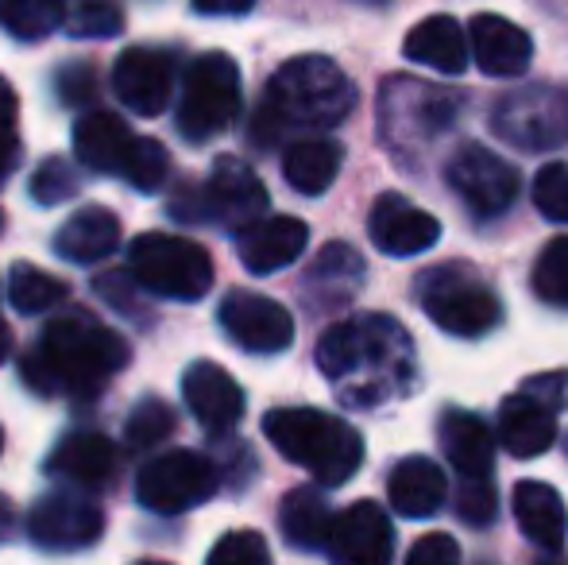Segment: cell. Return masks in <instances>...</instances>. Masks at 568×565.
Here are the masks:
<instances>
[{
  "label": "cell",
  "mask_w": 568,
  "mask_h": 565,
  "mask_svg": "<svg viewBox=\"0 0 568 565\" xmlns=\"http://www.w3.org/2000/svg\"><path fill=\"white\" fill-rule=\"evenodd\" d=\"M317 369L344 407H379L406 400L418 384L414 341L395 317L364 314L337 322L317 341Z\"/></svg>",
  "instance_id": "1"
},
{
  "label": "cell",
  "mask_w": 568,
  "mask_h": 565,
  "mask_svg": "<svg viewBox=\"0 0 568 565\" xmlns=\"http://www.w3.org/2000/svg\"><path fill=\"white\" fill-rule=\"evenodd\" d=\"M128 364V341L90 314L70 310L47 322L39 345L20 361L23 384L39 395L98 400L105 384Z\"/></svg>",
  "instance_id": "2"
},
{
  "label": "cell",
  "mask_w": 568,
  "mask_h": 565,
  "mask_svg": "<svg viewBox=\"0 0 568 565\" xmlns=\"http://www.w3.org/2000/svg\"><path fill=\"white\" fill-rule=\"evenodd\" d=\"M356 109V85L325 54H298L283 62L267 82L263 105L252 121V140L260 148H275L291 129H337Z\"/></svg>",
  "instance_id": "3"
},
{
  "label": "cell",
  "mask_w": 568,
  "mask_h": 565,
  "mask_svg": "<svg viewBox=\"0 0 568 565\" xmlns=\"http://www.w3.org/2000/svg\"><path fill=\"white\" fill-rule=\"evenodd\" d=\"M263 434L286 461L314 473L317 484L341 488L364 465V437L329 411L278 407L263 415Z\"/></svg>",
  "instance_id": "4"
},
{
  "label": "cell",
  "mask_w": 568,
  "mask_h": 565,
  "mask_svg": "<svg viewBox=\"0 0 568 565\" xmlns=\"http://www.w3.org/2000/svg\"><path fill=\"white\" fill-rule=\"evenodd\" d=\"M418 302L437 330L476 341L503 322V302L471 268L437 264L418 275Z\"/></svg>",
  "instance_id": "5"
},
{
  "label": "cell",
  "mask_w": 568,
  "mask_h": 565,
  "mask_svg": "<svg viewBox=\"0 0 568 565\" xmlns=\"http://www.w3.org/2000/svg\"><path fill=\"white\" fill-rule=\"evenodd\" d=\"M128 272L143 291L171 302H197L213 286V260L190 236L140 233L128 249Z\"/></svg>",
  "instance_id": "6"
},
{
  "label": "cell",
  "mask_w": 568,
  "mask_h": 565,
  "mask_svg": "<svg viewBox=\"0 0 568 565\" xmlns=\"http://www.w3.org/2000/svg\"><path fill=\"white\" fill-rule=\"evenodd\" d=\"M240 113V67L225 51H210L190 62L179 101V132L190 143H205L229 129Z\"/></svg>",
  "instance_id": "7"
},
{
  "label": "cell",
  "mask_w": 568,
  "mask_h": 565,
  "mask_svg": "<svg viewBox=\"0 0 568 565\" xmlns=\"http://www.w3.org/2000/svg\"><path fill=\"white\" fill-rule=\"evenodd\" d=\"M221 473L210 457L194 450H171L159 453L155 461L140 468L135 476V496L148 512L159 515H182L190 507L205 504L217 492Z\"/></svg>",
  "instance_id": "8"
},
{
  "label": "cell",
  "mask_w": 568,
  "mask_h": 565,
  "mask_svg": "<svg viewBox=\"0 0 568 565\" xmlns=\"http://www.w3.org/2000/svg\"><path fill=\"white\" fill-rule=\"evenodd\" d=\"M491 129L523 151H546L568 140V90L561 85H523L499 98Z\"/></svg>",
  "instance_id": "9"
},
{
  "label": "cell",
  "mask_w": 568,
  "mask_h": 565,
  "mask_svg": "<svg viewBox=\"0 0 568 565\" xmlns=\"http://www.w3.org/2000/svg\"><path fill=\"white\" fill-rule=\"evenodd\" d=\"M445 182L464 202V210L479 221L507 213L518 198V167L484 143H464L445 167Z\"/></svg>",
  "instance_id": "10"
},
{
  "label": "cell",
  "mask_w": 568,
  "mask_h": 565,
  "mask_svg": "<svg viewBox=\"0 0 568 565\" xmlns=\"http://www.w3.org/2000/svg\"><path fill=\"white\" fill-rule=\"evenodd\" d=\"M31 543L51 554H74L105 535V512L78 492H51L28 515Z\"/></svg>",
  "instance_id": "11"
},
{
  "label": "cell",
  "mask_w": 568,
  "mask_h": 565,
  "mask_svg": "<svg viewBox=\"0 0 568 565\" xmlns=\"http://www.w3.org/2000/svg\"><path fill=\"white\" fill-rule=\"evenodd\" d=\"M221 330L229 333L232 345H240L244 353H283L294 341V317L286 306H278L275 299L255 291H229L221 299Z\"/></svg>",
  "instance_id": "12"
},
{
  "label": "cell",
  "mask_w": 568,
  "mask_h": 565,
  "mask_svg": "<svg viewBox=\"0 0 568 565\" xmlns=\"http://www.w3.org/2000/svg\"><path fill=\"white\" fill-rule=\"evenodd\" d=\"M202 205L205 221H217L229 233H240V229H247L252 221H260L267 213V186H263L260 174L247 163L221 155L210 182L202 186Z\"/></svg>",
  "instance_id": "13"
},
{
  "label": "cell",
  "mask_w": 568,
  "mask_h": 565,
  "mask_svg": "<svg viewBox=\"0 0 568 565\" xmlns=\"http://www.w3.org/2000/svg\"><path fill=\"white\" fill-rule=\"evenodd\" d=\"M325 554L344 565H383L395 554V531L379 504L372 500H356L333 515L329 538H325Z\"/></svg>",
  "instance_id": "14"
},
{
  "label": "cell",
  "mask_w": 568,
  "mask_h": 565,
  "mask_svg": "<svg viewBox=\"0 0 568 565\" xmlns=\"http://www.w3.org/2000/svg\"><path fill=\"white\" fill-rule=\"evenodd\" d=\"M367 236L387 256H422L442 241V221L410 205L403 194H379L367 213Z\"/></svg>",
  "instance_id": "15"
},
{
  "label": "cell",
  "mask_w": 568,
  "mask_h": 565,
  "mask_svg": "<svg viewBox=\"0 0 568 565\" xmlns=\"http://www.w3.org/2000/svg\"><path fill=\"white\" fill-rule=\"evenodd\" d=\"M182 400L205 434L221 437L244 418V387L213 361H194L182 376Z\"/></svg>",
  "instance_id": "16"
},
{
  "label": "cell",
  "mask_w": 568,
  "mask_h": 565,
  "mask_svg": "<svg viewBox=\"0 0 568 565\" xmlns=\"http://www.w3.org/2000/svg\"><path fill=\"white\" fill-rule=\"evenodd\" d=\"M113 90L132 113L159 117L174 90V59L166 51H151V47H128L116 59Z\"/></svg>",
  "instance_id": "17"
},
{
  "label": "cell",
  "mask_w": 568,
  "mask_h": 565,
  "mask_svg": "<svg viewBox=\"0 0 568 565\" xmlns=\"http://www.w3.org/2000/svg\"><path fill=\"white\" fill-rule=\"evenodd\" d=\"M47 473L82 492L109 488L116 476V445L98 430H74L47 453Z\"/></svg>",
  "instance_id": "18"
},
{
  "label": "cell",
  "mask_w": 568,
  "mask_h": 565,
  "mask_svg": "<svg viewBox=\"0 0 568 565\" xmlns=\"http://www.w3.org/2000/svg\"><path fill=\"white\" fill-rule=\"evenodd\" d=\"M468 54L491 78H518L534 62V39L507 16L479 12L468 23Z\"/></svg>",
  "instance_id": "19"
},
{
  "label": "cell",
  "mask_w": 568,
  "mask_h": 565,
  "mask_svg": "<svg viewBox=\"0 0 568 565\" xmlns=\"http://www.w3.org/2000/svg\"><path fill=\"white\" fill-rule=\"evenodd\" d=\"M310 244V229L302 218H267L263 213L260 221H252L247 229L236 233V249H240V264L247 268L252 275H271L291 268L294 260L306 252Z\"/></svg>",
  "instance_id": "20"
},
{
  "label": "cell",
  "mask_w": 568,
  "mask_h": 565,
  "mask_svg": "<svg viewBox=\"0 0 568 565\" xmlns=\"http://www.w3.org/2000/svg\"><path fill=\"white\" fill-rule=\"evenodd\" d=\"M557 442V411L534 392L507 395L499 403V445L518 461H534Z\"/></svg>",
  "instance_id": "21"
},
{
  "label": "cell",
  "mask_w": 568,
  "mask_h": 565,
  "mask_svg": "<svg viewBox=\"0 0 568 565\" xmlns=\"http://www.w3.org/2000/svg\"><path fill=\"white\" fill-rule=\"evenodd\" d=\"M135 143H140V137H132L128 124L120 121L116 113H101V109H93V113L78 117V124H74L78 163H85L98 174L124 179L128 163H132V155H135Z\"/></svg>",
  "instance_id": "22"
},
{
  "label": "cell",
  "mask_w": 568,
  "mask_h": 565,
  "mask_svg": "<svg viewBox=\"0 0 568 565\" xmlns=\"http://www.w3.org/2000/svg\"><path fill=\"white\" fill-rule=\"evenodd\" d=\"M515 519H518V527H523V535L530 538L538 551H546V554L565 551L568 507L554 484H541V481L515 484Z\"/></svg>",
  "instance_id": "23"
},
{
  "label": "cell",
  "mask_w": 568,
  "mask_h": 565,
  "mask_svg": "<svg viewBox=\"0 0 568 565\" xmlns=\"http://www.w3.org/2000/svg\"><path fill=\"white\" fill-rule=\"evenodd\" d=\"M387 496L403 519H429L449 500V481L429 457H406L390 468Z\"/></svg>",
  "instance_id": "24"
},
{
  "label": "cell",
  "mask_w": 568,
  "mask_h": 565,
  "mask_svg": "<svg viewBox=\"0 0 568 565\" xmlns=\"http://www.w3.org/2000/svg\"><path fill=\"white\" fill-rule=\"evenodd\" d=\"M403 54L414 67H429L437 74L456 78L468 67V36H464V28L453 16H426V20L410 28Z\"/></svg>",
  "instance_id": "25"
},
{
  "label": "cell",
  "mask_w": 568,
  "mask_h": 565,
  "mask_svg": "<svg viewBox=\"0 0 568 565\" xmlns=\"http://www.w3.org/2000/svg\"><path fill=\"white\" fill-rule=\"evenodd\" d=\"M437 442L460 476H487L495 468V434L471 411H442Z\"/></svg>",
  "instance_id": "26"
},
{
  "label": "cell",
  "mask_w": 568,
  "mask_h": 565,
  "mask_svg": "<svg viewBox=\"0 0 568 565\" xmlns=\"http://www.w3.org/2000/svg\"><path fill=\"white\" fill-rule=\"evenodd\" d=\"M120 244V221L113 210H101V205H90V210L74 213L67 225L54 233V252L70 264H98L105 260Z\"/></svg>",
  "instance_id": "27"
},
{
  "label": "cell",
  "mask_w": 568,
  "mask_h": 565,
  "mask_svg": "<svg viewBox=\"0 0 568 565\" xmlns=\"http://www.w3.org/2000/svg\"><path fill=\"white\" fill-rule=\"evenodd\" d=\"M344 163V148L333 137H310L286 148L283 155V179L291 182L298 194L317 198L337 182Z\"/></svg>",
  "instance_id": "28"
},
{
  "label": "cell",
  "mask_w": 568,
  "mask_h": 565,
  "mask_svg": "<svg viewBox=\"0 0 568 565\" xmlns=\"http://www.w3.org/2000/svg\"><path fill=\"white\" fill-rule=\"evenodd\" d=\"M278 527H283L286 543L294 551H325V538L333 527V512L325 504L322 492L314 488H294L286 492L283 507H278Z\"/></svg>",
  "instance_id": "29"
},
{
  "label": "cell",
  "mask_w": 568,
  "mask_h": 565,
  "mask_svg": "<svg viewBox=\"0 0 568 565\" xmlns=\"http://www.w3.org/2000/svg\"><path fill=\"white\" fill-rule=\"evenodd\" d=\"M8 302H12V310H20V314H51L54 306H62V302L70 299V286L59 280V275L43 272V268L36 264H12V272H8Z\"/></svg>",
  "instance_id": "30"
},
{
  "label": "cell",
  "mask_w": 568,
  "mask_h": 565,
  "mask_svg": "<svg viewBox=\"0 0 568 565\" xmlns=\"http://www.w3.org/2000/svg\"><path fill=\"white\" fill-rule=\"evenodd\" d=\"M62 12L67 0H0V28L23 43H36L62 28Z\"/></svg>",
  "instance_id": "31"
},
{
  "label": "cell",
  "mask_w": 568,
  "mask_h": 565,
  "mask_svg": "<svg viewBox=\"0 0 568 565\" xmlns=\"http://www.w3.org/2000/svg\"><path fill=\"white\" fill-rule=\"evenodd\" d=\"M62 28L74 39H113L124 31V12L116 0H67Z\"/></svg>",
  "instance_id": "32"
},
{
  "label": "cell",
  "mask_w": 568,
  "mask_h": 565,
  "mask_svg": "<svg viewBox=\"0 0 568 565\" xmlns=\"http://www.w3.org/2000/svg\"><path fill=\"white\" fill-rule=\"evenodd\" d=\"M174 434V411L163 400H140L124 423V442L132 453H148Z\"/></svg>",
  "instance_id": "33"
},
{
  "label": "cell",
  "mask_w": 568,
  "mask_h": 565,
  "mask_svg": "<svg viewBox=\"0 0 568 565\" xmlns=\"http://www.w3.org/2000/svg\"><path fill=\"white\" fill-rule=\"evenodd\" d=\"M534 294L549 306L568 310V236H554L534 260Z\"/></svg>",
  "instance_id": "34"
},
{
  "label": "cell",
  "mask_w": 568,
  "mask_h": 565,
  "mask_svg": "<svg viewBox=\"0 0 568 565\" xmlns=\"http://www.w3.org/2000/svg\"><path fill=\"white\" fill-rule=\"evenodd\" d=\"M74 194H78L74 163H67L62 155H51L36 167V174H31V202L36 205H47V210H51V205L70 202Z\"/></svg>",
  "instance_id": "35"
},
{
  "label": "cell",
  "mask_w": 568,
  "mask_h": 565,
  "mask_svg": "<svg viewBox=\"0 0 568 565\" xmlns=\"http://www.w3.org/2000/svg\"><path fill=\"white\" fill-rule=\"evenodd\" d=\"M16 163H20V101L0 78V186L12 179Z\"/></svg>",
  "instance_id": "36"
},
{
  "label": "cell",
  "mask_w": 568,
  "mask_h": 565,
  "mask_svg": "<svg viewBox=\"0 0 568 565\" xmlns=\"http://www.w3.org/2000/svg\"><path fill=\"white\" fill-rule=\"evenodd\" d=\"M534 205L549 221H568V163H546L534 179Z\"/></svg>",
  "instance_id": "37"
},
{
  "label": "cell",
  "mask_w": 568,
  "mask_h": 565,
  "mask_svg": "<svg viewBox=\"0 0 568 565\" xmlns=\"http://www.w3.org/2000/svg\"><path fill=\"white\" fill-rule=\"evenodd\" d=\"M453 507L468 527H487L495 523V484L487 476H464Z\"/></svg>",
  "instance_id": "38"
},
{
  "label": "cell",
  "mask_w": 568,
  "mask_h": 565,
  "mask_svg": "<svg viewBox=\"0 0 568 565\" xmlns=\"http://www.w3.org/2000/svg\"><path fill=\"white\" fill-rule=\"evenodd\" d=\"M166 163H171V155H166V148L159 140H143L135 143V155L132 163H128L124 171V182H132L135 190H159L166 182Z\"/></svg>",
  "instance_id": "39"
},
{
  "label": "cell",
  "mask_w": 568,
  "mask_h": 565,
  "mask_svg": "<svg viewBox=\"0 0 568 565\" xmlns=\"http://www.w3.org/2000/svg\"><path fill=\"white\" fill-rule=\"evenodd\" d=\"M271 562V551L255 531H232L210 551V565H263Z\"/></svg>",
  "instance_id": "40"
},
{
  "label": "cell",
  "mask_w": 568,
  "mask_h": 565,
  "mask_svg": "<svg viewBox=\"0 0 568 565\" xmlns=\"http://www.w3.org/2000/svg\"><path fill=\"white\" fill-rule=\"evenodd\" d=\"M54 93H59V101L70 109L90 105V101L98 98V74H93L90 62H67V67L54 74Z\"/></svg>",
  "instance_id": "41"
},
{
  "label": "cell",
  "mask_w": 568,
  "mask_h": 565,
  "mask_svg": "<svg viewBox=\"0 0 568 565\" xmlns=\"http://www.w3.org/2000/svg\"><path fill=\"white\" fill-rule=\"evenodd\" d=\"M98 294L109 302L113 310H120V314H140V322L148 317V310L140 306V291L143 286L135 283V275H128V272H109V275H101L98 283Z\"/></svg>",
  "instance_id": "42"
},
{
  "label": "cell",
  "mask_w": 568,
  "mask_h": 565,
  "mask_svg": "<svg viewBox=\"0 0 568 565\" xmlns=\"http://www.w3.org/2000/svg\"><path fill=\"white\" fill-rule=\"evenodd\" d=\"M406 562L410 565H453L460 562V546H456L453 535H426L418 538V543L410 546V554H406Z\"/></svg>",
  "instance_id": "43"
},
{
  "label": "cell",
  "mask_w": 568,
  "mask_h": 565,
  "mask_svg": "<svg viewBox=\"0 0 568 565\" xmlns=\"http://www.w3.org/2000/svg\"><path fill=\"white\" fill-rule=\"evenodd\" d=\"M526 392H534L538 400H546L554 411L568 407V372H549V376H534L526 384Z\"/></svg>",
  "instance_id": "44"
},
{
  "label": "cell",
  "mask_w": 568,
  "mask_h": 565,
  "mask_svg": "<svg viewBox=\"0 0 568 565\" xmlns=\"http://www.w3.org/2000/svg\"><path fill=\"white\" fill-rule=\"evenodd\" d=\"M255 0H194V8L202 16H244Z\"/></svg>",
  "instance_id": "45"
},
{
  "label": "cell",
  "mask_w": 568,
  "mask_h": 565,
  "mask_svg": "<svg viewBox=\"0 0 568 565\" xmlns=\"http://www.w3.org/2000/svg\"><path fill=\"white\" fill-rule=\"evenodd\" d=\"M12 523H16L12 504H8V496H0V543H4V538L12 535Z\"/></svg>",
  "instance_id": "46"
},
{
  "label": "cell",
  "mask_w": 568,
  "mask_h": 565,
  "mask_svg": "<svg viewBox=\"0 0 568 565\" xmlns=\"http://www.w3.org/2000/svg\"><path fill=\"white\" fill-rule=\"evenodd\" d=\"M12 356V330H8V322L0 317V364Z\"/></svg>",
  "instance_id": "47"
},
{
  "label": "cell",
  "mask_w": 568,
  "mask_h": 565,
  "mask_svg": "<svg viewBox=\"0 0 568 565\" xmlns=\"http://www.w3.org/2000/svg\"><path fill=\"white\" fill-rule=\"evenodd\" d=\"M4 225H8V218H4V210H0V236H4Z\"/></svg>",
  "instance_id": "48"
},
{
  "label": "cell",
  "mask_w": 568,
  "mask_h": 565,
  "mask_svg": "<svg viewBox=\"0 0 568 565\" xmlns=\"http://www.w3.org/2000/svg\"><path fill=\"white\" fill-rule=\"evenodd\" d=\"M0 450H4V430H0Z\"/></svg>",
  "instance_id": "49"
},
{
  "label": "cell",
  "mask_w": 568,
  "mask_h": 565,
  "mask_svg": "<svg viewBox=\"0 0 568 565\" xmlns=\"http://www.w3.org/2000/svg\"><path fill=\"white\" fill-rule=\"evenodd\" d=\"M0 291H4V283H0Z\"/></svg>",
  "instance_id": "50"
}]
</instances>
